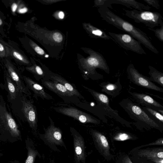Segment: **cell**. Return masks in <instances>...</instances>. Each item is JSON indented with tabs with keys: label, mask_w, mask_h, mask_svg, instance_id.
Returning a JSON list of instances; mask_svg holds the SVG:
<instances>
[{
	"label": "cell",
	"mask_w": 163,
	"mask_h": 163,
	"mask_svg": "<svg viewBox=\"0 0 163 163\" xmlns=\"http://www.w3.org/2000/svg\"><path fill=\"white\" fill-rule=\"evenodd\" d=\"M143 109L146 112L153 116L159 122L163 123V116L159 113L153 109L148 107L144 106Z\"/></svg>",
	"instance_id": "24"
},
{
	"label": "cell",
	"mask_w": 163,
	"mask_h": 163,
	"mask_svg": "<svg viewBox=\"0 0 163 163\" xmlns=\"http://www.w3.org/2000/svg\"><path fill=\"white\" fill-rule=\"evenodd\" d=\"M5 76L11 99L15 100L19 91L17 87L8 74L6 73Z\"/></svg>",
	"instance_id": "22"
},
{
	"label": "cell",
	"mask_w": 163,
	"mask_h": 163,
	"mask_svg": "<svg viewBox=\"0 0 163 163\" xmlns=\"http://www.w3.org/2000/svg\"><path fill=\"white\" fill-rule=\"evenodd\" d=\"M22 111L30 127L35 130L37 128L38 117L36 108L29 101L24 99L22 101Z\"/></svg>",
	"instance_id": "11"
},
{
	"label": "cell",
	"mask_w": 163,
	"mask_h": 163,
	"mask_svg": "<svg viewBox=\"0 0 163 163\" xmlns=\"http://www.w3.org/2000/svg\"><path fill=\"white\" fill-rule=\"evenodd\" d=\"M163 138H161L159 139L156 141H155V142L151 143L150 144H148L146 145H142L138 147L137 148H134L133 150L134 151L136 150H137L138 149H140V148H143L144 147H147L148 146H152V145H161L163 146Z\"/></svg>",
	"instance_id": "27"
},
{
	"label": "cell",
	"mask_w": 163,
	"mask_h": 163,
	"mask_svg": "<svg viewBox=\"0 0 163 163\" xmlns=\"http://www.w3.org/2000/svg\"><path fill=\"white\" fill-rule=\"evenodd\" d=\"M109 4H121L130 8L142 11H149L151 8L148 5H145L135 1V0H109Z\"/></svg>",
	"instance_id": "17"
},
{
	"label": "cell",
	"mask_w": 163,
	"mask_h": 163,
	"mask_svg": "<svg viewBox=\"0 0 163 163\" xmlns=\"http://www.w3.org/2000/svg\"><path fill=\"white\" fill-rule=\"evenodd\" d=\"M0 121L12 132L18 134L19 130L16 122L7 111L4 105H0Z\"/></svg>",
	"instance_id": "14"
},
{
	"label": "cell",
	"mask_w": 163,
	"mask_h": 163,
	"mask_svg": "<svg viewBox=\"0 0 163 163\" xmlns=\"http://www.w3.org/2000/svg\"><path fill=\"white\" fill-rule=\"evenodd\" d=\"M35 50L38 54L41 55H43L45 53L44 51L39 47H36L35 48Z\"/></svg>",
	"instance_id": "35"
},
{
	"label": "cell",
	"mask_w": 163,
	"mask_h": 163,
	"mask_svg": "<svg viewBox=\"0 0 163 163\" xmlns=\"http://www.w3.org/2000/svg\"><path fill=\"white\" fill-rule=\"evenodd\" d=\"M5 51V49L3 46L0 43V52H4Z\"/></svg>",
	"instance_id": "39"
},
{
	"label": "cell",
	"mask_w": 163,
	"mask_h": 163,
	"mask_svg": "<svg viewBox=\"0 0 163 163\" xmlns=\"http://www.w3.org/2000/svg\"><path fill=\"white\" fill-rule=\"evenodd\" d=\"M140 163H145L142 161H141Z\"/></svg>",
	"instance_id": "44"
},
{
	"label": "cell",
	"mask_w": 163,
	"mask_h": 163,
	"mask_svg": "<svg viewBox=\"0 0 163 163\" xmlns=\"http://www.w3.org/2000/svg\"><path fill=\"white\" fill-rule=\"evenodd\" d=\"M121 158V163H133L128 156H123Z\"/></svg>",
	"instance_id": "33"
},
{
	"label": "cell",
	"mask_w": 163,
	"mask_h": 163,
	"mask_svg": "<svg viewBox=\"0 0 163 163\" xmlns=\"http://www.w3.org/2000/svg\"><path fill=\"white\" fill-rule=\"evenodd\" d=\"M24 79L29 88L41 99L47 100L53 99L52 97L46 92L44 88L40 84L26 77H24Z\"/></svg>",
	"instance_id": "15"
},
{
	"label": "cell",
	"mask_w": 163,
	"mask_h": 163,
	"mask_svg": "<svg viewBox=\"0 0 163 163\" xmlns=\"http://www.w3.org/2000/svg\"><path fill=\"white\" fill-rule=\"evenodd\" d=\"M54 109L58 112L71 117L82 123H92L97 125L101 123L99 119L76 108L59 107L54 108Z\"/></svg>",
	"instance_id": "7"
},
{
	"label": "cell",
	"mask_w": 163,
	"mask_h": 163,
	"mask_svg": "<svg viewBox=\"0 0 163 163\" xmlns=\"http://www.w3.org/2000/svg\"><path fill=\"white\" fill-rule=\"evenodd\" d=\"M13 54L14 57L16 59L24 63H27L23 57L18 52L16 51H14Z\"/></svg>",
	"instance_id": "30"
},
{
	"label": "cell",
	"mask_w": 163,
	"mask_h": 163,
	"mask_svg": "<svg viewBox=\"0 0 163 163\" xmlns=\"http://www.w3.org/2000/svg\"><path fill=\"white\" fill-rule=\"evenodd\" d=\"M143 161H146L147 162H148V163L151 161V163L153 162V163H163V159L156 158Z\"/></svg>",
	"instance_id": "32"
},
{
	"label": "cell",
	"mask_w": 163,
	"mask_h": 163,
	"mask_svg": "<svg viewBox=\"0 0 163 163\" xmlns=\"http://www.w3.org/2000/svg\"><path fill=\"white\" fill-rule=\"evenodd\" d=\"M132 153L135 158L140 161H145L148 160L158 158L163 159V147L147 148L144 149H138L132 151Z\"/></svg>",
	"instance_id": "12"
},
{
	"label": "cell",
	"mask_w": 163,
	"mask_h": 163,
	"mask_svg": "<svg viewBox=\"0 0 163 163\" xmlns=\"http://www.w3.org/2000/svg\"><path fill=\"white\" fill-rule=\"evenodd\" d=\"M36 73L40 75L43 76V72L42 69L39 66H36L35 69Z\"/></svg>",
	"instance_id": "34"
},
{
	"label": "cell",
	"mask_w": 163,
	"mask_h": 163,
	"mask_svg": "<svg viewBox=\"0 0 163 163\" xmlns=\"http://www.w3.org/2000/svg\"><path fill=\"white\" fill-rule=\"evenodd\" d=\"M119 104L132 119L143 123L150 128H155L161 131L160 126L149 117L142 108L131 101L125 99Z\"/></svg>",
	"instance_id": "3"
},
{
	"label": "cell",
	"mask_w": 163,
	"mask_h": 163,
	"mask_svg": "<svg viewBox=\"0 0 163 163\" xmlns=\"http://www.w3.org/2000/svg\"><path fill=\"white\" fill-rule=\"evenodd\" d=\"M28 9L26 7H24L23 8L19 9L18 10V12L19 14H25L27 12Z\"/></svg>",
	"instance_id": "36"
},
{
	"label": "cell",
	"mask_w": 163,
	"mask_h": 163,
	"mask_svg": "<svg viewBox=\"0 0 163 163\" xmlns=\"http://www.w3.org/2000/svg\"><path fill=\"white\" fill-rule=\"evenodd\" d=\"M83 86L92 94L97 104L107 114L121 123H124V124L126 125L125 122L128 123L119 115L117 111L113 109L111 107L109 99L106 95L90 89L85 86Z\"/></svg>",
	"instance_id": "8"
},
{
	"label": "cell",
	"mask_w": 163,
	"mask_h": 163,
	"mask_svg": "<svg viewBox=\"0 0 163 163\" xmlns=\"http://www.w3.org/2000/svg\"><path fill=\"white\" fill-rule=\"evenodd\" d=\"M3 22L2 20L0 18V26H1Z\"/></svg>",
	"instance_id": "40"
},
{
	"label": "cell",
	"mask_w": 163,
	"mask_h": 163,
	"mask_svg": "<svg viewBox=\"0 0 163 163\" xmlns=\"http://www.w3.org/2000/svg\"><path fill=\"white\" fill-rule=\"evenodd\" d=\"M52 81H55L63 85L65 88L73 96H75L82 99H84V97L79 91L70 83L66 79L57 76H52L51 77Z\"/></svg>",
	"instance_id": "20"
},
{
	"label": "cell",
	"mask_w": 163,
	"mask_h": 163,
	"mask_svg": "<svg viewBox=\"0 0 163 163\" xmlns=\"http://www.w3.org/2000/svg\"><path fill=\"white\" fill-rule=\"evenodd\" d=\"M125 15L137 23L144 24L149 29L163 26V19L160 14L149 11L125 10Z\"/></svg>",
	"instance_id": "2"
},
{
	"label": "cell",
	"mask_w": 163,
	"mask_h": 163,
	"mask_svg": "<svg viewBox=\"0 0 163 163\" xmlns=\"http://www.w3.org/2000/svg\"><path fill=\"white\" fill-rule=\"evenodd\" d=\"M46 58H48L49 57V56L48 55H46L45 56Z\"/></svg>",
	"instance_id": "42"
},
{
	"label": "cell",
	"mask_w": 163,
	"mask_h": 163,
	"mask_svg": "<svg viewBox=\"0 0 163 163\" xmlns=\"http://www.w3.org/2000/svg\"><path fill=\"white\" fill-rule=\"evenodd\" d=\"M64 16L63 13L62 12H60L59 14V17L61 19H63Z\"/></svg>",
	"instance_id": "38"
},
{
	"label": "cell",
	"mask_w": 163,
	"mask_h": 163,
	"mask_svg": "<svg viewBox=\"0 0 163 163\" xmlns=\"http://www.w3.org/2000/svg\"><path fill=\"white\" fill-rule=\"evenodd\" d=\"M97 4L100 6L101 7H107L108 8L109 7H112L111 5L109 2V0H100V1H97Z\"/></svg>",
	"instance_id": "29"
},
{
	"label": "cell",
	"mask_w": 163,
	"mask_h": 163,
	"mask_svg": "<svg viewBox=\"0 0 163 163\" xmlns=\"http://www.w3.org/2000/svg\"><path fill=\"white\" fill-rule=\"evenodd\" d=\"M148 29L154 32L156 36L161 41H163V26L160 28Z\"/></svg>",
	"instance_id": "25"
},
{
	"label": "cell",
	"mask_w": 163,
	"mask_h": 163,
	"mask_svg": "<svg viewBox=\"0 0 163 163\" xmlns=\"http://www.w3.org/2000/svg\"><path fill=\"white\" fill-rule=\"evenodd\" d=\"M17 7V5L16 3H14L12 4L11 6V9L13 12L15 13L16 12Z\"/></svg>",
	"instance_id": "37"
},
{
	"label": "cell",
	"mask_w": 163,
	"mask_h": 163,
	"mask_svg": "<svg viewBox=\"0 0 163 163\" xmlns=\"http://www.w3.org/2000/svg\"><path fill=\"white\" fill-rule=\"evenodd\" d=\"M91 132L97 150L106 159L111 160L113 156L111 154L110 147L105 137L102 133L95 130L92 129Z\"/></svg>",
	"instance_id": "10"
},
{
	"label": "cell",
	"mask_w": 163,
	"mask_h": 163,
	"mask_svg": "<svg viewBox=\"0 0 163 163\" xmlns=\"http://www.w3.org/2000/svg\"><path fill=\"white\" fill-rule=\"evenodd\" d=\"M98 163H101L99 160H98Z\"/></svg>",
	"instance_id": "43"
},
{
	"label": "cell",
	"mask_w": 163,
	"mask_h": 163,
	"mask_svg": "<svg viewBox=\"0 0 163 163\" xmlns=\"http://www.w3.org/2000/svg\"><path fill=\"white\" fill-rule=\"evenodd\" d=\"M100 85L102 88V92L113 97H115L120 94L122 89V86L119 81L115 83L103 82Z\"/></svg>",
	"instance_id": "19"
},
{
	"label": "cell",
	"mask_w": 163,
	"mask_h": 163,
	"mask_svg": "<svg viewBox=\"0 0 163 163\" xmlns=\"http://www.w3.org/2000/svg\"><path fill=\"white\" fill-rule=\"evenodd\" d=\"M128 93L139 104L144 106L156 109L158 112L163 110V106L150 96L144 93L128 92Z\"/></svg>",
	"instance_id": "13"
},
{
	"label": "cell",
	"mask_w": 163,
	"mask_h": 163,
	"mask_svg": "<svg viewBox=\"0 0 163 163\" xmlns=\"http://www.w3.org/2000/svg\"><path fill=\"white\" fill-rule=\"evenodd\" d=\"M117 140H124L130 139L132 137L130 135L125 133H120L117 134L114 138Z\"/></svg>",
	"instance_id": "26"
},
{
	"label": "cell",
	"mask_w": 163,
	"mask_h": 163,
	"mask_svg": "<svg viewBox=\"0 0 163 163\" xmlns=\"http://www.w3.org/2000/svg\"><path fill=\"white\" fill-rule=\"evenodd\" d=\"M99 10L101 16L108 24L127 32L151 52L159 54L158 51L143 31L112 12L108 7H101Z\"/></svg>",
	"instance_id": "1"
},
{
	"label": "cell",
	"mask_w": 163,
	"mask_h": 163,
	"mask_svg": "<svg viewBox=\"0 0 163 163\" xmlns=\"http://www.w3.org/2000/svg\"><path fill=\"white\" fill-rule=\"evenodd\" d=\"M70 130L73 139L75 163H85L88 155L84 138L74 127H71Z\"/></svg>",
	"instance_id": "9"
},
{
	"label": "cell",
	"mask_w": 163,
	"mask_h": 163,
	"mask_svg": "<svg viewBox=\"0 0 163 163\" xmlns=\"http://www.w3.org/2000/svg\"><path fill=\"white\" fill-rule=\"evenodd\" d=\"M53 38L55 41L59 43L61 42L62 40V36L59 32L54 33L53 35Z\"/></svg>",
	"instance_id": "31"
},
{
	"label": "cell",
	"mask_w": 163,
	"mask_h": 163,
	"mask_svg": "<svg viewBox=\"0 0 163 163\" xmlns=\"http://www.w3.org/2000/svg\"><path fill=\"white\" fill-rule=\"evenodd\" d=\"M148 73L150 77L148 79L151 82H153L163 87V73L157 70L154 67L149 66Z\"/></svg>",
	"instance_id": "21"
},
{
	"label": "cell",
	"mask_w": 163,
	"mask_h": 163,
	"mask_svg": "<svg viewBox=\"0 0 163 163\" xmlns=\"http://www.w3.org/2000/svg\"><path fill=\"white\" fill-rule=\"evenodd\" d=\"M108 34L115 42L124 49L140 55H146V53L141 45V43L129 35L111 32H109Z\"/></svg>",
	"instance_id": "5"
},
{
	"label": "cell",
	"mask_w": 163,
	"mask_h": 163,
	"mask_svg": "<svg viewBox=\"0 0 163 163\" xmlns=\"http://www.w3.org/2000/svg\"><path fill=\"white\" fill-rule=\"evenodd\" d=\"M42 83L48 89L61 96L71 97L73 96L65 87L54 81H42Z\"/></svg>",
	"instance_id": "16"
},
{
	"label": "cell",
	"mask_w": 163,
	"mask_h": 163,
	"mask_svg": "<svg viewBox=\"0 0 163 163\" xmlns=\"http://www.w3.org/2000/svg\"><path fill=\"white\" fill-rule=\"evenodd\" d=\"M148 5L152 6L157 9L160 8L159 3L158 0H144Z\"/></svg>",
	"instance_id": "28"
},
{
	"label": "cell",
	"mask_w": 163,
	"mask_h": 163,
	"mask_svg": "<svg viewBox=\"0 0 163 163\" xmlns=\"http://www.w3.org/2000/svg\"><path fill=\"white\" fill-rule=\"evenodd\" d=\"M29 148L28 156L26 160V163H34L37 156H38L40 158H41V155L38 151L35 148L33 144H32V146Z\"/></svg>",
	"instance_id": "23"
},
{
	"label": "cell",
	"mask_w": 163,
	"mask_h": 163,
	"mask_svg": "<svg viewBox=\"0 0 163 163\" xmlns=\"http://www.w3.org/2000/svg\"><path fill=\"white\" fill-rule=\"evenodd\" d=\"M50 125L47 128L44 127L45 133L39 135L40 139L46 145L52 150L60 152L58 146L63 147L66 150L67 147L63 140L62 133L61 129L56 127L50 117H49Z\"/></svg>",
	"instance_id": "4"
},
{
	"label": "cell",
	"mask_w": 163,
	"mask_h": 163,
	"mask_svg": "<svg viewBox=\"0 0 163 163\" xmlns=\"http://www.w3.org/2000/svg\"><path fill=\"white\" fill-rule=\"evenodd\" d=\"M6 66L11 78L15 83L19 91L27 94V92L24 84L22 81L12 65L7 62L6 64Z\"/></svg>",
	"instance_id": "18"
},
{
	"label": "cell",
	"mask_w": 163,
	"mask_h": 163,
	"mask_svg": "<svg viewBox=\"0 0 163 163\" xmlns=\"http://www.w3.org/2000/svg\"><path fill=\"white\" fill-rule=\"evenodd\" d=\"M128 79L134 84L143 88L163 93V89L148 80L135 68L133 64L130 63L127 68Z\"/></svg>",
	"instance_id": "6"
},
{
	"label": "cell",
	"mask_w": 163,
	"mask_h": 163,
	"mask_svg": "<svg viewBox=\"0 0 163 163\" xmlns=\"http://www.w3.org/2000/svg\"><path fill=\"white\" fill-rule=\"evenodd\" d=\"M49 163H55V162L54 160H51Z\"/></svg>",
	"instance_id": "41"
}]
</instances>
